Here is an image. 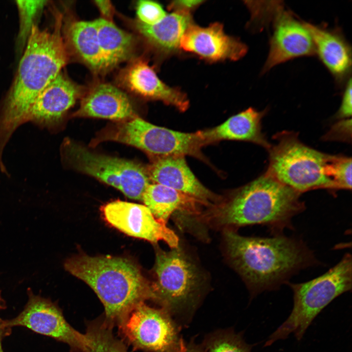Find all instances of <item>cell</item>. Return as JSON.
Segmentation results:
<instances>
[{
    "mask_svg": "<svg viewBox=\"0 0 352 352\" xmlns=\"http://www.w3.org/2000/svg\"><path fill=\"white\" fill-rule=\"evenodd\" d=\"M52 31L35 24L16 77L0 109V158L17 129L28 122L36 98L66 64L68 53L62 35V16L56 15Z\"/></svg>",
    "mask_w": 352,
    "mask_h": 352,
    "instance_id": "cell-1",
    "label": "cell"
},
{
    "mask_svg": "<svg viewBox=\"0 0 352 352\" xmlns=\"http://www.w3.org/2000/svg\"><path fill=\"white\" fill-rule=\"evenodd\" d=\"M223 231L227 258L254 295L278 289L294 275L318 263L301 239L283 234L244 237L234 230Z\"/></svg>",
    "mask_w": 352,
    "mask_h": 352,
    "instance_id": "cell-2",
    "label": "cell"
},
{
    "mask_svg": "<svg viewBox=\"0 0 352 352\" xmlns=\"http://www.w3.org/2000/svg\"><path fill=\"white\" fill-rule=\"evenodd\" d=\"M301 194L265 173L197 216L212 227L232 229L248 225L267 227L274 235L292 229V220L305 209Z\"/></svg>",
    "mask_w": 352,
    "mask_h": 352,
    "instance_id": "cell-3",
    "label": "cell"
},
{
    "mask_svg": "<svg viewBox=\"0 0 352 352\" xmlns=\"http://www.w3.org/2000/svg\"><path fill=\"white\" fill-rule=\"evenodd\" d=\"M64 267L93 289L104 306L106 322L113 328L133 306L153 300L151 282L126 258L79 254L67 259Z\"/></svg>",
    "mask_w": 352,
    "mask_h": 352,
    "instance_id": "cell-4",
    "label": "cell"
},
{
    "mask_svg": "<svg viewBox=\"0 0 352 352\" xmlns=\"http://www.w3.org/2000/svg\"><path fill=\"white\" fill-rule=\"evenodd\" d=\"M287 284L293 294V306L287 319L269 336L264 346L293 334L300 340L316 316L334 299L352 286V258L345 254L340 261L323 274L310 281Z\"/></svg>",
    "mask_w": 352,
    "mask_h": 352,
    "instance_id": "cell-5",
    "label": "cell"
},
{
    "mask_svg": "<svg viewBox=\"0 0 352 352\" xmlns=\"http://www.w3.org/2000/svg\"><path fill=\"white\" fill-rule=\"evenodd\" d=\"M274 139L276 143L267 150L265 174L300 194L317 189L335 190L328 174L330 154L305 145L293 132L278 133Z\"/></svg>",
    "mask_w": 352,
    "mask_h": 352,
    "instance_id": "cell-6",
    "label": "cell"
},
{
    "mask_svg": "<svg viewBox=\"0 0 352 352\" xmlns=\"http://www.w3.org/2000/svg\"><path fill=\"white\" fill-rule=\"evenodd\" d=\"M106 141L135 147L155 158L188 155L200 158V149L205 145L200 131H176L154 125L137 116L103 130L92 145Z\"/></svg>",
    "mask_w": 352,
    "mask_h": 352,
    "instance_id": "cell-7",
    "label": "cell"
},
{
    "mask_svg": "<svg viewBox=\"0 0 352 352\" xmlns=\"http://www.w3.org/2000/svg\"><path fill=\"white\" fill-rule=\"evenodd\" d=\"M61 154L67 165L116 188L129 198L142 200L150 184L148 171L141 164L92 152L69 139L63 141Z\"/></svg>",
    "mask_w": 352,
    "mask_h": 352,
    "instance_id": "cell-8",
    "label": "cell"
},
{
    "mask_svg": "<svg viewBox=\"0 0 352 352\" xmlns=\"http://www.w3.org/2000/svg\"><path fill=\"white\" fill-rule=\"evenodd\" d=\"M121 339L133 350L184 352L186 348L171 314L166 309L139 303L118 322Z\"/></svg>",
    "mask_w": 352,
    "mask_h": 352,
    "instance_id": "cell-9",
    "label": "cell"
},
{
    "mask_svg": "<svg viewBox=\"0 0 352 352\" xmlns=\"http://www.w3.org/2000/svg\"><path fill=\"white\" fill-rule=\"evenodd\" d=\"M155 281L151 282L153 301L171 314L188 306L199 290L196 267L179 246L164 251L156 250Z\"/></svg>",
    "mask_w": 352,
    "mask_h": 352,
    "instance_id": "cell-10",
    "label": "cell"
},
{
    "mask_svg": "<svg viewBox=\"0 0 352 352\" xmlns=\"http://www.w3.org/2000/svg\"><path fill=\"white\" fill-rule=\"evenodd\" d=\"M27 295V302L19 315L11 319H1L4 327H24L68 345L70 352H89L90 343L86 334L67 322L56 303L34 294L30 289Z\"/></svg>",
    "mask_w": 352,
    "mask_h": 352,
    "instance_id": "cell-11",
    "label": "cell"
},
{
    "mask_svg": "<svg viewBox=\"0 0 352 352\" xmlns=\"http://www.w3.org/2000/svg\"><path fill=\"white\" fill-rule=\"evenodd\" d=\"M101 211L107 222L130 236L153 243L163 241L171 248L178 246L176 234L145 205L116 200L105 204Z\"/></svg>",
    "mask_w": 352,
    "mask_h": 352,
    "instance_id": "cell-12",
    "label": "cell"
},
{
    "mask_svg": "<svg viewBox=\"0 0 352 352\" xmlns=\"http://www.w3.org/2000/svg\"><path fill=\"white\" fill-rule=\"evenodd\" d=\"M315 53L313 40L304 22L279 8L275 15L269 53L263 72L291 59Z\"/></svg>",
    "mask_w": 352,
    "mask_h": 352,
    "instance_id": "cell-13",
    "label": "cell"
},
{
    "mask_svg": "<svg viewBox=\"0 0 352 352\" xmlns=\"http://www.w3.org/2000/svg\"><path fill=\"white\" fill-rule=\"evenodd\" d=\"M82 88L61 72L40 92L29 112L28 122L51 130L81 96Z\"/></svg>",
    "mask_w": 352,
    "mask_h": 352,
    "instance_id": "cell-14",
    "label": "cell"
},
{
    "mask_svg": "<svg viewBox=\"0 0 352 352\" xmlns=\"http://www.w3.org/2000/svg\"><path fill=\"white\" fill-rule=\"evenodd\" d=\"M179 47L210 60H237L246 53V45L227 35L222 24L214 23L207 27L190 25L182 36Z\"/></svg>",
    "mask_w": 352,
    "mask_h": 352,
    "instance_id": "cell-15",
    "label": "cell"
},
{
    "mask_svg": "<svg viewBox=\"0 0 352 352\" xmlns=\"http://www.w3.org/2000/svg\"><path fill=\"white\" fill-rule=\"evenodd\" d=\"M148 173L150 179L192 196L209 207L221 199L197 178L182 155L155 158Z\"/></svg>",
    "mask_w": 352,
    "mask_h": 352,
    "instance_id": "cell-16",
    "label": "cell"
},
{
    "mask_svg": "<svg viewBox=\"0 0 352 352\" xmlns=\"http://www.w3.org/2000/svg\"><path fill=\"white\" fill-rule=\"evenodd\" d=\"M119 80L126 88L136 95L160 100L181 111L188 108L189 102L185 94L162 82L145 61L137 60L131 63L121 72Z\"/></svg>",
    "mask_w": 352,
    "mask_h": 352,
    "instance_id": "cell-17",
    "label": "cell"
},
{
    "mask_svg": "<svg viewBox=\"0 0 352 352\" xmlns=\"http://www.w3.org/2000/svg\"><path fill=\"white\" fill-rule=\"evenodd\" d=\"M74 117L124 121L136 116L128 96L108 83L94 86L82 98Z\"/></svg>",
    "mask_w": 352,
    "mask_h": 352,
    "instance_id": "cell-18",
    "label": "cell"
},
{
    "mask_svg": "<svg viewBox=\"0 0 352 352\" xmlns=\"http://www.w3.org/2000/svg\"><path fill=\"white\" fill-rule=\"evenodd\" d=\"M265 110L249 108L213 128L200 131L205 144L221 140L249 141L268 150L271 144L262 132V119Z\"/></svg>",
    "mask_w": 352,
    "mask_h": 352,
    "instance_id": "cell-19",
    "label": "cell"
},
{
    "mask_svg": "<svg viewBox=\"0 0 352 352\" xmlns=\"http://www.w3.org/2000/svg\"><path fill=\"white\" fill-rule=\"evenodd\" d=\"M308 30L321 61L338 80L345 78L351 69V49L336 32L304 22Z\"/></svg>",
    "mask_w": 352,
    "mask_h": 352,
    "instance_id": "cell-20",
    "label": "cell"
},
{
    "mask_svg": "<svg viewBox=\"0 0 352 352\" xmlns=\"http://www.w3.org/2000/svg\"><path fill=\"white\" fill-rule=\"evenodd\" d=\"M142 200L154 217L165 224L176 211L197 216L201 212L200 206H206L192 196L157 183L147 186Z\"/></svg>",
    "mask_w": 352,
    "mask_h": 352,
    "instance_id": "cell-21",
    "label": "cell"
},
{
    "mask_svg": "<svg viewBox=\"0 0 352 352\" xmlns=\"http://www.w3.org/2000/svg\"><path fill=\"white\" fill-rule=\"evenodd\" d=\"M188 12L176 11L158 23L149 25L135 20L132 25L136 31L150 44L159 49L171 51L179 46L184 33L191 25Z\"/></svg>",
    "mask_w": 352,
    "mask_h": 352,
    "instance_id": "cell-22",
    "label": "cell"
},
{
    "mask_svg": "<svg viewBox=\"0 0 352 352\" xmlns=\"http://www.w3.org/2000/svg\"><path fill=\"white\" fill-rule=\"evenodd\" d=\"M65 33L66 46H69L83 63L94 72L106 71L94 20L73 21Z\"/></svg>",
    "mask_w": 352,
    "mask_h": 352,
    "instance_id": "cell-23",
    "label": "cell"
},
{
    "mask_svg": "<svg viewBox=\"0 0 352 352\" xmlns=\"http://www.w3.org/2000/svg\"><path fill=\"white\" fill-rule=\"evenodd\" d=\"M94 21L106 71L132 57L137 43L132 34L118 27L112 22L102 18Z\"/></svg>",
    "mask_w": 352,
    "mask_h": 352,
    "instance_id": "cell-24",
    "label": "cell"
},
{
    "mask_svg": "<svg viewBox=\"0 0 352 352\" xmlns=\"http://www.w3.org/2000/svg\"><path fill=\"white\" fill-rule=\"evenodd\" d=\"M113 328L104 314L87 322L85 334L90 343L89 352H130L126 344L114 335Z\"/></svg>",
    "mask_w": 352,
    "mask_h": 352,
    "instance_id": "cell-25",
    "label": "cell"
},
{
    "mask_svg": "<svg viewBox=\"0 0 352 352\" xmlns=\"http://www.w3.org/2000/svg\"><path fill=\"white\" fill-rule=\"evenodd\" d=\"M48 1L16 0L19 20L20 29L18 41L20 44L27 42L33 26L38 16L41 13Z\"/></svg>",
    "mask_w": 352,
    "mask_h": 352,
    "instance_id": "cell-26",
    "label": "cell"
},
{
    "mask_svg": "<svg viewBox=\"0 0 352 352\" xmlns=\"http://www.w3.org/2000/svg\"><path fill=\"white\" fill-rule=\"evenodd\" d=\"M207 352H251V347L239 334L220 332L213 334L206 341Z\"/></svg>",
    "mask_w": 352,
    "mask_h": 352,
    "instance_id": "cell-27",
    "label": "cell"
},
{
    "mask_svg": "<svg viewBox=\"0 0 352 352\" xmlns=\"http://www.w3.org/2000/svg\"><path fill=\"white\" fill-rule=\"evenodd\" d=\"M352 158L330 155L328 174L335 190L352 188Z\"/></svg>",
    "mask_w": 352,
    "mask_h": 352,
    "instance_id": "cell-28",
    "label": "cell"
},
{
    "mask_svg": "<svg viewBox=\"0 0 352 352\" xmlns=\"http://www.w3.org/2000/svg\"><path fill=\"white\" fill-rule=\"evenodd\" d=\"M137 21L144 24L152 25L161 21L166 13L159 3L151 0H140L136 4Z\"/></svg>",
    "mask_w": 352,
    "mask_h": 352,
    "instance_id": "cell-29",
    "label": "cell"
},
{
    "mask_svg": "<svg viewBox=\"0 0 352 352\" xmlns=\"http://www.w3.org/2000/svg\"><path fill=\"white\" fill-rule=\"evenodd\" d=\"M336 123L325 135L327 140L351 141L352 136L351 118L342 119Z\"/></svg>",
    "mask_w": 352,
    "mask_h": 352,
    "instance_id": "cell-30",
    "label": "cell"
},
{
    "mask_svg": "<svg viewBox=\"0 0 352 352\" xmlns=\"http://www.w3.org/2000/svg\"><path fill=\"white\" fill-rule=\"evenodd\" d=\"M352 79L348 81L344 92L341 104L336 114V118L344 119L351 118L352 116Z\"/></svg>",
    "mask_w": 352,
    "mask_h": 352,
    "instance_id": "cell-31",
    "label": "cell"
},
{
    "mask_svg": "<svg viewBox=\"0 0 352 352\" xmlns=\"http://www.w3.org/2000/svg\"><path fill=\"white\" fill-rule=\"evenodd\" d=\"M94 3L102 16L101 18L112 22L114 11L111 2L107 0H97Z\"/></svg>",
    "mask_w": 352,
    "mask_h": 352,
    "instance_id": "cell-32",
    "label": "cell"
},
{
    "mask_svg": "<svg viewBox=\"0 0 352 352\" xmlns=\"http://www.w3.org/2000/svg\"><path fill=\"white\" fill-rule=\"evenodd\" d=\"M201 0H183L174 1L169 5V8L174 10V11H183L189 12V11L196 6L199 5Z\"/></svg>",
    "mask_w": 352,
    "mask_h": 352,
    "instance_id": "cell-33",
    "label": "cell"
},
{
    "mask_svg": "<svg viewBox=\"0 0 352 352\" xmlns=\"http://www.w3.org/2000/svg\"><path fill=\"white\" fill-rule=\"evenodd\" d=\"M11 328L4 327L0 318V352H4L2 347V341L4 337L8 336L11 333Z\"/></svg>",
    "mask_w": 352,
    "mask_h": 352,
    "instance_id": "cell-34",
    "label": "cell"
},
{
    "mask_svg": "<svg viewBox=\"0 0 352 352\" xmlns=\"http://www.w3.org/2000/svg\"><path fill=\"white\" fill-rule=\"evenodd\" d=\"M184 352H203L202 350L198 345L194 344L186 345V348Z\"/></svg>",
    "mask_w": 352,
    "mask_h": 352,
    "instance_id": "cell-35",
    "label": "cell"
},
{
    "mask_svg": "<svg viewBox=\"0 0 352 352\" xmlns=\"http://www.w3.org/2000/svg\"><path fill=\"white\" fill-rule=\"evenodd\" d=\"M6 308V305L5 300L2 297L1 292L0 290V309H4Z\"/></svg>",
    "mask_w": 352,
    "mask_h": 352,
    "instance_id": "cell-36",
    "label": "cell"
}]
</instances>
